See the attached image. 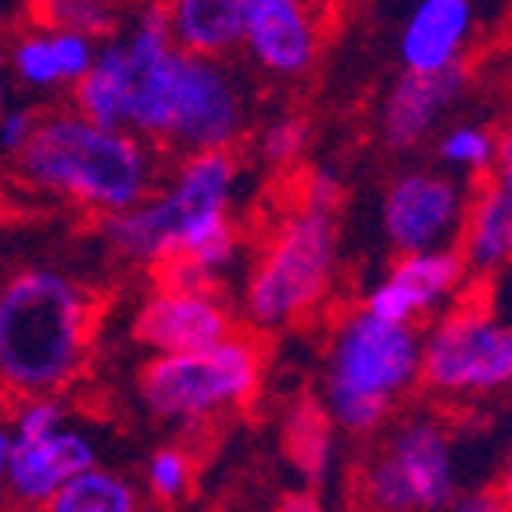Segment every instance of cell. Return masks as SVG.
<instances>
[{
    "label": "cell",
    "instance_id": "1",
    "mask_svg": "<svg viewBox=\"0 0 512 512\" xmlns=\"http://www.w3.org/2000/svg\"><path fill=\"white\" fill-rule=\"evenodd\" d=\"M122 129L176 151H233L248 137L251 90L226 58L183 51L162 0H137L115 33Z\"/></svg>",
    "mask_w": 512,
    "mask_h": 512
},
{
    "label": "cell",
    "instance_id": "2",
    "mask_svg": "<svg viewBox=\"0 0 512 512\" xmlns=\"http://www.w3.org/2000/svg\"><path fill=\"white\" fill-rule=\"evenodd\" d=\"M244 172L233 151H187L169 180L122 212L101 215L108 248L165 283L219 287L240 262L237 197Z\"/></svg>",
    "mask_w": 512,
    "mask_h": 512
},
{
    "label": "cell",
    "instance_id": "3",
    "mask_svg": "<svg viewBox=\"0 0 512 512\" xmlns=\"http://www.w3.org/2000/svg\"><path fill=\"white\" fill-rule=\"evenodd\" d=\"M18 169L33 187L86 212L111 215L137 205L158 183V151L122 126H101L79 111L40 119L18 151Z\"/></svg>",
    "mask_w": 512,
    "mask_h": 512
},
{
    "label": "cell",
    "instance_id": "4",
    "mask_svg": "<svg viewBox=\"0 0 512 512\" xmlns=\"http://www.w3.org/2000/svg\"><path fill=\"white\" fill-rule=\"evenodd\" d=\"M94 301L76 280L29 269L0 294V384L11 394H54L86 369Z\"/></svg>",
    "mask_w": 512,
    "mask_h": 512
},
{
    "label": "cell",
    "instance_id": "5",
    "mask_svg": "<svg viewBox=\"0 0 512 512\" xmlns=\"http://www.w3.org/2000/svg\"><path fill=\"white\" fill-rule=\"evenodd\" d=\"M341 283L337 212L294 197L262 233L244 276V323L255 333H280L319 316Z\"/></svg>",
    "mask_w": 512,
    "mask_h": 512
},
{
    "label": "cell",
    "instance_id": "6",
    "mask_svg": "<svg viewBox=\"0 0 512 512\" xmlns=\"http://www.w3.org/2000/svg\"><path fill=\"white\" fill-rule=\"evenodd\" d=\"M423 326L351 308L330 330L323 373V405L333 427L348 437H376L394 409L419 387Z\"/></svg>",
    "mask_w": 512,
    "mask_h": 512
},
{
    "label": "cell",
    "instance_id": "7",
    "mask_svg": "<svg viewBox=\"0 0 512 512\" xmlns=\"http://www.w3.org/2000/svg\"><path fill=\"white\" fill-rule=\"evenodd\" d=\"M262 380V341L237 326L205 348L151 355L137 373V394L158 423L194 434L255 402Z\"/></svg>",
    "mask_w": 512,
    "mask_h": 512
},
{
    "label": "cell",
    "instance_id": "8",
    "mask_svg": "<svg viewBox=\"0 0 512 512\" xmlns=\"http://www.w3.org/2000/svg\"><path fill=\"white\" fill-rule=\"evenodd\" d=\"M376 444L359 466L362 505L387 512H434L455 509L462 498L455 437L434 412H409L391 430H380Z\"/></svg>",
    "mask_w": 512,
    "mask_h": 512
},
{
    "label": "cell",
    "instance_id": "9",
    "mask_svg": "<svg viewBox=\"0 0 512 512\" xmlns=\"http://www.w3.org/2000/svg\"><path fill=\"white\" fill-rule=\"evenodd\" d=\"M419 384L444 402L512 387V323L484 294H462L423 330Z\"/></svg>",
    "mask_w": 512,
    "mask_h": 512
},
{
    "label": "cell",
    "instance_id": "10",
    "mask_svg": "<svg viewBox=\"0 0 512 512\" xmlns=\"http://www.w3.org/2000/svg\"><path fill=\"white\" fill-rule=\"evenodd\" d=\"M470 187L448 169L398 172L380 201V226L394 255L448 248L459 237Z\"/></svg>",
    "mask_w": 512,
    "mask_h": 512
},
{
    "label": "cell",
    "instance_id": "11",
    "mask_svg": "<svg viewBox=\"0 0 512 512\" xmlns=\"http://www.w3.org/2000/svg\"><path fill=\"white\" fill-rule=\"evenodd\" d=\"M326 47L323 0H244V40L251 69L294 83L316 69Z\"/></svg>",
    "mask_w": 512,
    "mask_h": 512
},
{
    "label": "cell",
    "instance_id": "12",
    "mask_svg": "<svg viewBox=\"0 0 512 512\" xmlns=\"http://www.w3.org/2000/svg\"><path fill=\"white\" fill-rule=\"evenodd\" d=\"M237 326V316L219 287H187V283L165 280H158L140 298L137 312L129 319L133 341L144 344L151 355L205 348L222 341Z\"/></svg>",
    "mask_w": 512,
    "mask_h": 512
},
{
    "label": "cell",
    "instance_id": "13",
    "mask_svg": "<svg viewBox=\"0 0 512 512\" xmlns=\"http://www.w3.org/2000/svg\"><path fill=\"white\" fill-rule=\"evenodd\" d=\"M470 265L462 262L459 248H427V251H405L394 258L380 280L373 283L362 298V308L373 316L394 319V323H416L423 326L437 312L459 301L470 291Z\"/></svg>",
    "mask_w": 512,
    "mask_h": 512
},
{
    "label": "cell",
    "instance_id": "14",
    "mask_svg": "<svg viewBox=\"0 0 512 512\" xmlns=\"http://www.w3.org/2000/svg\"><path fill=\"white\" fill-rule=\"evenodd\" d=\"M97 462V444L83 430L61 423L36 437H11L8 495L18 505H51L61 484Z\"/></svg>",
    "mask_w": 512,
    "mask_h": 512
},
{
    "label": "cell",
    "instance_id": "15",
    "mask_svg": "<svg viewBox=\"0 0 512 512\" xmlns=\"http://www.w3.org/2000/svg\"><path fill=\"white\" fill-rule=\"evenodd\" d=\"M462 65L444 72H409L394 79L380 104V140L391 151H416L441 129L444 115L462 97Z\"/></svg>",
    "mask_w": 512,
    "mask_h": 512
},
{
    "label": "cell",
    "instance_id": "16",
    "mask_svg": "<svg viewBox=\"0 0 512 512\" xmlns=\"http://www.w3.org/2000/svg\"><path fill=\"white\" fill-rule=\"evenodd\" d=\"M477 29L473 0H416L398 33V58L409 72H444L462 65Z\"/></svg>",
    "mask_w": 512,
    "mask_h": 512
},
{
    "label": "cell",
    "instance_id": "17",
    "mask_svg": "<svg viewBox=\"0 0 512 512\" xmlns=\"http://www.w3.org/2000/svg\"><path fill=\"white\" fill-rule=\"evenodd\" d=\"M455 248L477 280L512 265V194L502 183L477 180V187H470Z\"/></svg>",
    "mask_w": 512,
    "mask_h": 512
},
{
    "label": "cell",
    "instance_id": "18",
    "mask_svg": "<svg viewBox=\"0 0 512 512\" xmlns=\"http://www.w3.org/2000/svg\"><path fill=\"white\" fill-rule=\"evenodd\" d=\"M172 40L183 51L230 58L244 40V0H162Z\"/></svg>",
    "mask_w": 512,
    "mask_h": 512
},
{
    "label": "cell",
    "instance_id": "19",
    "mask_svg": "<svg viewBox=\"0 0 512 512\" xmlns=\"http://www.w3.org/2000/svg\"><path fill=\"white\" fill-rule=\"evenodd\" d=\"M283 455L312 491L323 487L333 473V452H337V427L323 398H298L283 416Z\"/></svg>",
    "mask_w": 512,
    "mask_h": 512
},
{
    "label": "cell",
    "instance_id": "20",
    "mask_svg": "<svg viewBox=\"0 0 512 512\" xmlns=\"http://www.w3.org/2000/svg\"><path fill=\"white\" fill-rule=\"evenodd\" d=\"M140 505V491L119 473L104 466H86L61 484L47 509L54 512H133Z\"/></svg>",
    "mask_w": 512,
    "mask_h": 512
},
{
    "label": "cell",
    "instance_id": "21",
    "mask_svg": "<svg viewBox=\"0 0 512 512\" xmlns=\"http://www.w3.org/2000/svg\"><path fill=\"white\" fill-rule=\"evenodd\" d=\"M498 158V133L480 122H455L437 137V162L462 180H487Z\"/></svg>",
    "mask_w": 512,
    "mask_h": 512
},
{
    "label": "cell",
    "instance_id": "22",
    "mask_svg": "<svg viewBox=\"0 0 512 512\" xmlns=\"http://www.w3.org/2000/svg\"><path fill=\"white\" fill-rule=\"evenodd\" d=\"M194 455L183 444H162L147 459V495L158 505H180L194 491Z\"/></svg>",
    "mask_w": 512,
    "mask_h": 512
},
{
    "label": "cell",
    "instance_id": "23",
    "mask_svg": "<svg viewBox=\"0 0 512 512\" xmlns=\"http://www.w3.org/2000/svg\"><path fill=\"white\" fill-rule=\"evenodd\" d=\"M36 18H40L47 29H76L86 36H111L122 26V15L101 4H90V0H36Z\"/></svg>",
    "mask_w": 512,
    "mask_h": 512
},
{
    "label": "cell",
    "instance_id": "24",
    "mask_svg": "<svg viewBox=\"0 0 512 512\" xmlns=\"http://www.w3.org/2000/svg\"><path fill=\"white\" fill-rule=\"evenodd\" d=\"M305 147H308V122L301 115H291V111L273 115V119L258 129V140H255L258 158L269 169H294L301 162Z\"/></svg>",
    "mask_w": 512,
    "mask_h": 512
},
{
    "label": "cell",
    "instance_id": "25",
    "mask_svg": "<svg viewBox=\"0 0 512 512\" xmlns=\"http://www.w3.org/2000/svg\"><path fill=\"white\" fill-rule=\"evenodd\" d=\"M11 65L29 86H58L65 83L61 79V65H58V54H54V40H51V29L40 36H26V40L18 43L15 54H11Z\"/></svg>",
    "mask_w": 512,
    "mask_h": 512
},
{
    "label": "cell",
    "instance_id": "26",
    "mask_svg": "<svg viewBox=\"0 0 512 512\" xmlns=\"http://www.w3.org/2000/svg\"><path fill=\"white\" fill-rule=\"evenodd\" d=\"M51 40H54V54H58V65H61V79L65 83H76L97 58V36H86L76 33V29H51Z\"/></svg>",
    "mask_w": 512,
    "mask_h": 512
},
{
    "label": "cell",
    "instance_id": "27",
    "mask_svg": "<svg viewBox=\"0 0 512 512\" xmlns=\"http://www.w3.org/2000/svg\"><path fill=\"white\" fill-rule=\"evenodd\" d=\"M294 197L305 205L326 208V212H341L344 201V183L333 169H308L294 187Z\"/></svg>",
    "mask_w": 512,
    "mask_h": 512
},
{
    "label": "cell",
    "instance_id": "28",
    "mask_svg": "<svg viewBox=\"0 0 512 512\" xmlns=\"http://www.w3.org/2000/svg\"><path fill=\"white\" fill-rule=\"evenodd\" d=\"M61 423H65V412H61V405L54 402L51 394H33V398H26V409L18 412L15 434H11V437L47 434V430L61 427Z\"/></svg>",
    "mask_w": 512,
    "mask_h": 512
},
{
    "label": "cell",
    "instance_id": "29",
    "mask_svg": "<svg viewBox=\"0 0 512 512\" xmlns=\"http://www.w3.org/2000/svg\"><path fill=\"white\" fill-rule=\"evenodd\" d=\"M33 126H36V119L29 115V111H8V115L0 119V147L18 154L22 147H26Z\"/></svg>",
    "mask_w": 512,
    "mask_h": 512
},
{
    "label": "cell",
    "instance_id": "30",
    "mask_svg": "<svg viewBox=\"0 0 512 512\" xmlns=\"http://www.w3.org/2000/svg\"><path fill=\"white\" fill-rule=\"evenodd\" d=\"M491 180L502 183L512 194V129H505L502 137H498V158H495V169H491Z\"/></svg>",
    "mask_w": 512,
    "mask_h": 512
},
{
    "label": "cell",
    "instance_id": "31",
    "mask_svg": "<svg viewBox=\"0 0 512 512\" xmlns=\"http://www.w3.org/2000/svg\"><path fill=\"white\" fill-rule=\"evenodd\" d=\"M495 495H498V505H502V509H512V444L502 459V473H498Z\"/></svg>",
    "mask_w": 512,
    "mask_h": 512
},
{
    "label": "cell",
    "instance_id": "32",
    "mask_svg": "<svg viewBox=\"0 0 512 512\" xmlns=\"http://www.w3.org/2000/svg\"><path fill=\"white\" fill-rule=\"evenodd\" d=\"M8 452H11V434H0V491L8 487Z\"/></svg>",
    "mask_w": 512,
    "mask_h": 512
},
{
    "label": "cell",
    "instance_id": "33",
    "mask_svg": "<svg viewBox=\"0 0 512 512\" xmlns=\"http://www.w3.org/2000/svg\"><path fill=\"white\" fill-rule=\"evenodd\" d=\"M90 4H101V8H111V11H119L122 15V8H126L129 0H90Z\"/></svg>",
    "mask_w": 512,
    "mask_h": 512
},
{
    "label": "cell",
    "instance_id": "34",
    "mask_svg": "<svg viewBox=\"0 0 512 512\" xmlns=\"http://www.w3.org/2000/svg\"><path fill=\"white\" fill-rule=\"evenodd\" d=\"M0 208H4V205H0Z\"/></svg>",
    "mask_w": 512,
    "mask_h": 512
}]
</instances>
